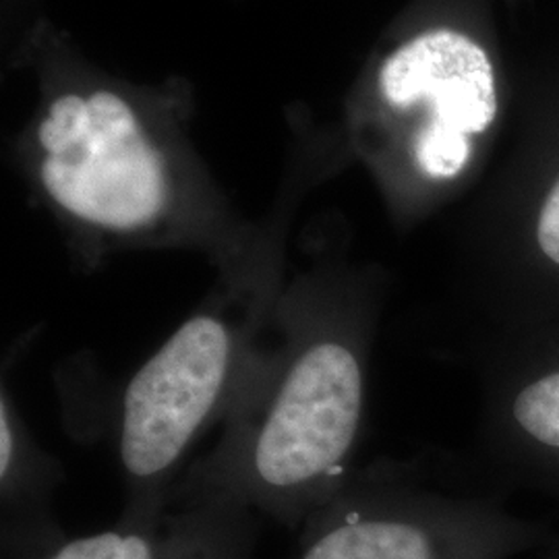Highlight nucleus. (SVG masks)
<instances>
[{
  "label": "nucleus",
  "instance_id": "obj_1",
  "mask_svg": "<svg viewBox=\"0 0 559 559\" xmlns=\"http://www.w3.org/2000/svg\"><path fill=\"white\" fill-rule=\"evenodd\" d=\"M359 300L323 270L282 284L216 441L179 485L293 533L338 496L365 402Z\"/></svg>",
  "mask_w": 559,
  "mask_h": 559
},
{
  "label": "nucleus",
  "instance_id": "obj_2",
  "mask_svg": "<svg viewBox=\"0 0 559 559\" xmlns=\"http://www.w3.org/2000/svg\"><path fill=\"white\" fill-rule=\"evenodd\" d=\"M282 284L265 263L226 270L131 376L117 423L120 519H150L168 503L201 441L228 411Z\"/></svg>",
  "mask_w": 559,
  "mask_h": 559
},
{
  "label": "nucleus",
  "instance_id": "obj_3",
  "mask_svg": "<svg viewBox=\"0 0 559 559\" xmlns=\"http://www.w3.org/2000/svg\"><path fill=\"white\" fill-rule=\"evenodd\" d=\"M87 106L69 147L41 158L44 193L92 230L122 237L158 230L179 200L170 162L119 96L98 92Z\"/></svg>",
  "mask_w": 559,
  "mask_h": 559
},
{
  "label": "nucleus",
  "instance_id": "obj_4",
  "mask_svg": "<svg viewBox=\"0 0 559 559\" xmlns=\"http://www.w3.org/2000/svg\"><path fill=\"white\" fill-rule=\"evenodd\" d=\"M297 535L295 559H480L485 549L459 512L381 503L350 479Z\"/></svg>",
  "mask_w": 559,
  "mask_h": 559
},
{
  "label": "nucleus",
  "instance_id": "obj_5",
  "mask_svg": "<svg viewBox=\"0 0 559 559\" xmlns=\"http://www.w3.org/2000/svg\"><path fill=\"white\" fill-rule=\"evenodd\" d=\"M261 519L239 503L175 485L150 519L117 520L80 537L64 535L27 559H255Z\"/></svg>",
  "mask_w": 559,
  "mask_h": 559
},
{
  "label": "nucleus",
  "instance_id": "obj_6",
  "mask_svg": "<svg viewBox=\"0 0 559 559\" xmlns=\"http://www.w3.org/2000/svg\"><path fill=\"white\" fill-rule=\"evenodd\" d=\"M383 98L408 108L431 106L425 127L462 135L483 133L498 112L493 67L477 41L438 29L402 46L380 73Z\"/></svg>",
  "mask_w": 559,
  "mask_h": 559
},
{
  "label": "nucleus",
  "instance_id": "obj_7",
  "mask_svg": "<svg viewBox=\"0 0 559 559\" xmlns=\"http://www.w3.org/2000/svg\"><path fill=\"white\" fill-rule=\"evenodd\" d=\"M60 464L44 452L21 417L7 381L0 390L2 558L27 559L67 533L52 514Z\"/></svg>",
  "mask_w": 559,
  "mask_h": 559
},
{
  "label": "nucleus",
  "instance_id": "obj_8",
  "mask_svg": "<svg viewBox=\"0 0 559 559\" xmlns=\"http://www.w3.org/2000/svg\"><path fill=\"white\" fill-rule=\"evenodd\" d=\"M514 417L531 438L559 450V373L526 385L514 402Z\"/></svg>",
  "mask_w": 559,
  "mask_h": 559
},
{
  "label": "nucleus",
  "instance_id": "obj_9",
  "mask_svg": "<svg viewBox=\"0 0 559 559\" xmlns=\"http://www.w3.org/2000/svg\"><path fill=\"white\" fill-rule=\"evenodd\" d=\"M415 158L429 179H454L471 158L468 135L425 127L415 143Z\"/></svg>",
  "mask_w": 559,
  "mask_h": 559
},
{
  "label": "nucleus",
  "instance_id": "obj_10",
  "mask_svg": "<svg viewBox=\"0 0 559 559\" xmlns=\"http://www.w3.org/2000/svg\"><path fill=\"white\" fill-rule=\"evenodd\" d=\"M537 237L540 251L554 263H559V180L540 210Z\"/></svg>",
  "mask_w": 559,
  "mask_h": 559
}]
</instances>
